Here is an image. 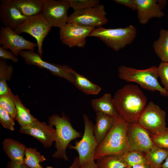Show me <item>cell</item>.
Wrapping results in <instances>:
<instances>
[{
  "label": "cell",
  "instance_id": "6da1fadb",
  "mask_svg": "<svg viewBox=\"0 0 168 168\" xmlns=\"http://www.w3.org/2000/svg\"><path fill=\"white\" fill-rule=\"evenodd\" d=\"M119 115L128 124L138 123L147 99L138 86L127 84L119 89L112 98Z\"/></svg>",
  "mask_w": 168,
  "mask_h": 168
},
{
  "label": "cell",
  "instance_id": "7a4b0ae2",
  "mask_svg": "<svg viewBox=\"0 0 168 168\" xmlns=\"http://www.w3.org/2000/svg\"><path fill=\"white\" fill-rule=\"evenodd\" d=\"M128 123L119 115L114 124L95 151L94 159L108 155L122 156L130 151L127 136Z\"/></svg>",
  "mask_w": 168,
  "mask_h": 168
},
{
  "label": "cell",
  "instance_id": "3957f363",
  "mask_svg": "<svg viewBox=\"0 0 168 168\" xmlns=\"http://www.w3.org/2000/svg\"><path fill=\"white\" fill-rule=\"evenodd\" d=\"M48 124L55 128L56 151L53 154L52 157L68 161L67 148L71 141L82 137V133L73 128L69 119L63 112L61 116L54 114L48 117Z\"/></svg>",
  "mask_w": 168,
  "mask_h": 168
},
{
  "label": "cell",
  "instance_id": "277c9868",
  "mask_svg": "<svg viewBox=\"0 0 168 168\" xmlns=\"http://www.w3.org/2000/svg\"><path fill=\"white\" fill-rule=\"evenodd\" d=\"M119 77L129 82L138 83L144 89L152 91H157L161 95L168 97V93L159 84L157 67L151 66L144 69L120 66L118 68Z\"/></svg>",
  "mask_w": 168,
  "mask_h": 168
},
{
  "label": "cell",
  "instance_id": "5b68a950",
  "mask_svg": "<svg viewBox=\"0 0 168 168\" xmlns=\"http://www.w3.org/2000/svg\"><path fill=\"white\" fill-rule=\"evenodd\" d=\"M136 28L130 25L124 28H96L89 36L97 37L108 47L117 52L131 44L137 36Z\"/></svg>",
  "mask_w": 168,
  "mask_h": 168
},
{
  "label": "cell",
  "instance_id": "8992f818",
  "mask_svg": "<svg viewBox=\"0 0 168 168\" xmlns=\"http://www.w3.org/2000/svg\"><path fill=\"white\" fill-rule=\"evenodd\" d=\"M83 117L84 130L81 139L76 141L74 145H69L68 146L78 152L79 166L94 160L95 152L98 146L94 133L93 122L86 114H84Z\"/></svg>",
  "mask_w": 168,
  "mask_h": 168
},
{
  "label": "cell",
  "instance_id": "52a82bcc",
  "mask_svg": "<svg viewBox=\"0 0 168 168\" xmlns=\"http://www.w3.org/2000/svg\"><path fill=\"white\" fill-rule=\"evenodd\" d=\"M52 26L42 13L28 18L15 31L18 34L27 33L36 40L38 54L42 58L43 42Z\"/></svg>",
  "mask_w": 168,
  "mask_h": 168
},
{
  "label": "cell",
  "instance_id": "ba28073f",
  "mask_svg": "<svg viewBox=\"0 0 168 168\" xmlns=\"http://www.w3.org/2000/svg\"><path fill=\"white\" fill-rule=\"evenodd\" d=\"M19 55L27 64L46 69L53 75L64 78L73 84L74 70L69 66L56 64L44 61L40 56L34 51L22 50L19 53Z\"/></svg>",
  "mask_w": 168,
  "mask_h": 168
},
{
  "label": "cell",
  "instance_id": "9c48e42d",
  "mask_svg": "<svg viewBox=\"0 0 168 168\" xmlns=\"http://www.w3.org/2000/svg\"><path fill=\"white\" fill-rule=\"evenodd\" d=\"M106 14L105 6L100 4L92 7L74 11L69 16L67 23L95 28L102 26L108 21Z\"/></svg>",
  "mask_w": 168,
  "mask_h": 168
},
{
  "label": "cell",
  "instance_id": "30bf717a",
  "mask_svg": "<svg viewBox=\"0 0 168 168\" xmlns=\"http://www.w3.org/2000/svg\"><path fill=\"white\" fill-rule=\"evenodd\" d=\"M95 28L67 23L60 29L59 39L63 44L70 48H83L86 43V38Z\"/></svg>",
  "mask_w": 168,
  "mask_h": 168
},
{
  "label": "cell",
  "instance_id": "8fae6325",
  "mask_svg": "<svg viewBox=\"0 0 168 168\" xmlns=\"http://www.w3.org/2000/svg\"><path fill=\"white\" fill-rule=\"evenodd\" d=\"M68 0H44L42 13L52 27L61 28L68 21Z\"/></svg>",
  "mask_w": 168,
  "mask_h": 168
},
{
  "label": "cell",
  "instance_id": "7c38bea8",
  "mask_svg": "<svg viewBox=\"0 0 168 168\" xmlns=\"http://www.w3.org/2000/svg\"><path fill=\"white\" fill-rule=\"evenodd\" d=\"M166 112L157 105L150 101L141 114L138 123L150 133L166 127Z\"/></svg>",
  "mask_w": 168,
  "mask_h": 168
},
{
  "label": "cell",
  "instance_id": "4fadbf2b",
  "mask_svg": "<svg viewBox=\"0 0 168 168\" xmlns=\"http://www.w3.org/2000/svg\"><path fill=\"white\" fill-rule=\"evenodd\" d=\"M0 44L5 49H9L16 56L24 50H35L37 43L24 39L9 28L2 26L0 30Z\"/></svg>",
  "mask_w": 168,
  "mask_h": 168
},
{
  "label": "cell",
  "instance_id": "5bb4252c",
  "mask_svg": "<svg viewBox=\"0 0 168 168\" xmlns=\"http://www.w3.org/2000/svg\"><path fill=\"white\" fill-rule=\"evenodd\" d=\"M127 136L130 150L146 153L155 145L149 132L138 123L128 124Z\"/></svg>",
  "mask_w": 168,
  "mask_h": 168
},
{
  "label": "cell",
  "instance_id": "9a60e30c",
  "mask_svg": "<svg viewBox=\"0 0 168 168\" xmlns=\"http://www.w3.org/2000/svg\"><path fill=\"white\" fill-rule=\"evenodd\" d=\"M19 133L32 136L46 148L50 147L55 139V130L53 126L41 122L37 118L31 124L20 127Z\"/></svg>",
  "mask_w": 168,
  "mask_h": 168
},
{
  "label": "cell",
  "instance_id": "2e32d148",
  "mask_svg": "<svg viewBox=\"0 0 168 168\" xmlns=\"http://www.w3.org/2000/svg\"><path fill=\"white\" fill-rule=\"evenodd\" d=\"M139 22L146 24L154 18H160L165 16L162 10L167 4L166 0H135Z\"/></svg>",
  "mask_w": 168,
  "mask_h": 168
},
{
  "label": "cell",
  "instance_id": "e0dca14e",
  "mask_svg": "<svg viewBox=\"0 0 168 168\" xmlns=\"http://www.w3.org/2000/svg\"><path fill=\"white\" fill-rule=\"evenodd\" d=\"M0 20L3 26L15 31L28 18L6 0L0 1Z\"/></svg>",
  "mask_w": 168,
  "mask_h": 168
},
{
  "label": "cell",
  "instance_id": "ac0fdd59",
  "mask_svg": "<svg viewBox=\"0 0 168 168\" xmlns=\"http://www.w3.org/2000/svg\"><path fill=\"white\" fill-rule=\"evenodd\" d=\"M24 16L29 17L42 13L44 0H6Z\"/></svg>",
  "mask_w": 168,
  "mask_h": 168
},
{
  "label": "cell",
  "instance_id": "d6986e66",
  "mask_svg": "<svg viewBox=\"0 0 168 168\" xmlns=\"http://www.w3.org/2000/svg\"><path fill=\"white\" fill-rule=\"evenodd\" d=\"M2 145L4 152L10 160L20 165L24 163L26 148L24 144L12 138H7L2 141Z\"/></svg>",
  "mask_w": 168,
  "mask_h": 168
},
{
  "label": "cell",
  "instance_id": "ffe728a7",
  "mask_svg": "<svg viewBox=\"0 0 168 168\" xmlns=\"http://www.w3.org/2000/svg\"><path fill=\"white\" fill-rule=\"evenodd\" d=\"M116 117L96 113L94 133L98 145L101 142L113 126Z\"/></svg>",
  "mask_w": 168,
  "mask_h": 168
},
{
  "label": "cell",
  "instance_id": "44dd1931",
  "mask_svg": "<svg viewBox=\"0 0 168 168\" xmlns=\"http://www.w3.org/2000/svg\"><path fill=\"white\" fill-rule=\"evenodd\" d=\"M91 104L96 113H100L114 117L119 115L110 93H105L101 97L91 100Z\"/></svg>",
  "mask_w": 168,
  "mask_h": 168
},
{
  "label": "cell",
  "instance_id": "7402d4cb",
  "mask_svg": "<svg viewBox=\"0 0 168 168\" xmlns=\"http://www.w3.org/2000/svg\"><path fill=\"white\" fill-rule=\"evenodd\" d=\"M147 164L150 168H161V165L168 155V149L155 145L145 153Z\"/></svg>",
  "mask_w": 168,
  "mask_h": 168
},
{
  "label": "cell",
  "instance_id": "603a6c76",
  "mask_svg": "<svg viewBox=\"0 0 168 168\" xmlns=\"http://www.w3.org/2000/svg\"><path fill=\"white\" fill-rule=\"evenodd\" d=\"M12 96L16 108L15 120L20 126L29 125L34 121L36 118L32 115L30 110L23 105L19 96L13 94Z\"/></svg>",
  "mask_w": 168,
  "mask_h": 168
},
{
  "label": "cell",
  "instance_id": "cb8c5ba5",
  "mask_svg": "<svg viewBox=\"0 0 168 168\" xmlns=\"http://www.w3.org/2000/svg\"><path fill=\"white\" fill-rule=\"evenodd\" d=\"M154 52L161 62L168 63V30L161 29L159 38L152 44Z\"/></svg>",
  "mask_w": 168,
  "mask_h": 168
},
{
  "label": "cell",
  "instance_id": "d4e9b609",
  "mask_svg": "<svg viewBox=\"0 0 168 168\" xmlns=\"http://www.w3.org/2000/svg\"><path fill=\"white\" fill-rule=\"evenodd\" d=\"M76 87L87 95H97L100 93L101 88L84 76L76 71L74 72L73 84Z\"/></svg>",
  "mask_w": 168,
  "mask_h": 168
},
{
  "label": "cell",
  "instance_id": "484cf974",
  "mask_svg": "<svg viewBox=\"0 0 168 168\" xmlns=\"http://www.w3.org/2000/svg\"><path fill=\"white\" fill-rule=\"evenodd\" d=\"M13 71L12 65L7 60L0 58V96L6 94L11 90L7 83L12 77Z\"/></svg>",
  "mask_w": 168,
  "mask_h": 168
},
{
  "label": "cell",
  "instance_id": "4316f807",
  "mask_svg": "<svg viewBox=\"0 0 168 168\" xmlns=\"http://www.w3.org/2000/svg\"><path fill=\"white\" fill-rule=\"evenodd\" d=\"M98 168H125L128 166L122 156L108 155L96 160Z\"/></svg>",
  "mask_w": 168,
  "mask_h": 168
},
{
  "label": "cell",
  "instance_id": "83f0119b",
  "mask_svg": "<svg viewBox=\"0 0 168 168\" xmlns=\"http://www.w3.org/2000/svg\"><path fill=\"white\" fill-rule=\"evenodd\" d=\"M46 160L44 156L37 151L36 148L26 147L24 163L30 168H40V164Z\"/></svg>",
  "mask_w": 168,
  "mask_h": 168
},
{
  "label": "cell",
  "instance_id": "f1b7e54d",
  "mask_svg": "<svg viewBox=\"0 0 168 168\" xmlns=\"http://www.w3.org/2000/svg\"><path fill=\"white\" fill-rule=\"evenodd\" d=\"M128 166L132 167L137 164H147L145 153L137 150H130L122 156Z\"/></svg>",
  "mask_w": 168,
  "mask_h": 168
},
{
  "label": "cell",
  "instance_id": "f546056e",
  "mask_svg": "<svg viewBox=\"0 0 168 168\" xmlns=\"http://www.w3.org/2000/svg\"><path fill=\"white\" fill-rule=\"evenodd\" d=\"M13 94L11 90L8 93L0 96V107L15 120L16 111Z\"/></svg>",
  "mask_w": 168,
  "mask_h": 168
},
{
  "label": "cell",
  "instance_id": "4dcf8cb0",
  "mask_svg": "<svg viewBox=\"0 0 168 168\" xmlns=\"http://www.w3.org/2000/svg\"><path fill=\"white\" fill-rule=\"evenodd\" d=\"M154 144L158 147L168 149V128L150 133Z\"/></svg>",
  "mask_w": 168,
  "mask_h": 168
},
{
  "label": "cell",
  "instance_id": "1f68e13d",
  "mask_svg": "<svg viewBox=\"0 0 168 168\" xmlns=\"http://www.w3.org/2000/svg\"><path fill=\"white\" fill-rule=\"evenodd\" d=\"M70 7L74 11L92 7L100 4L98 0H68Z\"/></svg>",
  "mask_w": 168,
  "mask_h": 168
},
{
  "label": "cell",
  "instance_id": "d6a6232c",
  "mask_svg": "<svg viewBox=\"0 0 168 168\" xmlns=\"http://www.w3.org/2000/svg\"><path fill=\"white\" fill-rule=\"evenodd\" d=\"M14 120L7 112L0 107V122L4 128L14 131Z\"/></svg>",
  "mask_w": 168,
  "mask_h": 168
},
{
  "label": "cell",
  "instance_id": "836d02e7",
  "mask_svg": "<svg viewBox=\"0 0 168 168\" xmlns=\"http://www.w3.org/2000/svg\"><path fill=\"white\" fill-rule=\"evenodd\" d=\"M157 72L163 88L168 93V63L161 62L157 67Z\"/></svg>",
  "mask_w": 168,
  "mask_h": 168
},
{
  "label": "cell",
  "instance_id": "e575fe53",
  "mask_svg": "<svg viewBox=\"0 0 168 168\" xmlns=\"http://www.w3.org/2000/svg\"><path fill=\"white\" fill-rule=\"evenodd\" d=\"M0 58L5 60H10L16 63L19 61L18 59L11 51H8L0 46Z\"/></svg>",
  "mask_w": 168,
  "mask_h": 168
},
{
  "label": "cell",
  "instance_id": "d590c367",
  "mask_svg": "<svg viewBox=\"0 0 168 168\" xmlns=\"http://www.w3.org/2000/svg\"><path fill=\"white\" fill-rule=\"evenodd\" d=\"M116 3L128 7L133 10H136V6L135 0H114Z\"/></svg>",
  "mask_w": 168,
  "mask_h": 168
},
{
  "label": "cell",
  "instance_id": "8d00e7d4",
  "mask_svg": "<svg viewBox=\"0 0 168 168\" xmlns=\"http://www.w3.org/2000/svg\"><path fill=\"white\" fill-rule=\"evenodd\" d=\"M78 168H98L95 160L90 161L84 164L79 166Z\"/></svg>",
  "mask_w": 168,
  "mask_h": 168
},
{
  "label": "cell",
  "instance_id": "74e56055",
  "mask_svg": "<svg viewBox=\"0 0 168 168\" xmlns=\"http://www.w3.org/2000/svg\"><path fill=\"white\" fill-rule=\"evenodd\" d=\"M79 166V160L78 157H76L74 159L71 165L68 168H78ZM40 168H54L50 166H48L46 168L41 166Z\"/></svg>",
  "mask_w": 168,
  "mask_h": 168
},
{
  "label": "cell",
  "instance_id": "f35d334b",
  "mask_svg": "<svg viewBox=\"0 0 168 168\" xmlns=\"http://www.w3.org/2000/svg\"><path fill=\"white\" fill-rule=\"evenodd\" d=\"M7 168H22V165L17 164L15 162L10 160L7 166Z\"/></svg>",
  "mask_w": 168,
  "mask_h": 168
},
{
  "label": "cell",
  "instance_id": "ab89813d",
  "mask_svg": "<svg viewBox=\"0 0 168 168\" xmlns=\"http://www.w3.org/2000/svg\"><path fill=\"white\" fill-rule=\"evenodd\" d=\"M132 168H150L147 164H142L135 165Z\"/></svg>",
  "mask_w": 168,
  "mask_h": 168
},
{
  "label": "cell",
  "instance_id": "60d3db41",
  "mask_svg": "<svg viewBox=\"0 0 168 168\" xmlns=\"http://www.w3.org/2000/svg\"><path fill=\"white\" fill-rule=\"evenodd\" d=\"M161 168H168V155L162 164Z\"/></svg>",
  "mask_w": 168,
  "mask_h": 168
},
{
  "label": "cell",
  "instance_id": "b9f144b4",
  "mask_svg": "<svg viewBox=\"0 0 168 168\" xmlns=\"http://www.w3.org/2000/svg\"><path fill=\"white\" fill-rule=\"evenodd\" d=\"M22 168H30L24 163L22 165Z\"/></svg>",
  "mask_w": 168,
  "mask_h": 168
},
{
  "label": "cell",
  "instance_id": "7bdbcfd3",
  "mask_svg": "<svg viewBox=\"0 0 168 168\" xmlns=\"http://www.w3.org/2000/svg\"><path fill=\"white\" fill-rule=\"evenodd\" d=\"M125 168H132V167L129 166H128L127 167H126Z\"/></svg>",
  "mask_w": 168,
  "mask_h": 168
},
{
  "label": "cell",
  "instance_id": "ee69618b",
  "mask_svg": "<svg viewBox=\"0 0 168 168\" xmlns=\"http://www.w3.org/2000/svg\"><path fill=\"white\" fill-rule=\"evenodd\" d=\"M167 18H168V15H167Z\"/></svg>",
  "mask_w": 168,
  "mask_h": 168
}]
</instances>
